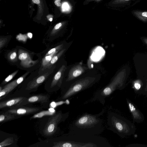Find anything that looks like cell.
<instances>
[{
  "label": "cell",
  "mask_w": 147,
  "mask_h": 147,
  "mask_svg": "<svg viewBox=\"0 0 147 147\" xmlns=\"http://www.w3.org/2000/svg\"><path fill=\"white\" fill-rule=\"evenodd\" d=\"M28 36L30 38H32V34L31 33H29L28 34Z\"/></svg>",
  "instance_id": "f546056e"
},
{
  "label": "cell",
  "mask_w": 147,
  "mask_h": 147,
  "mask_svg": "<svg viewBox=\"0 0 147 147\" xmlns=\"http://www.w3.org/2000/svg\"><path fill=\"white\" fill-rule=\"evenodd\" d=\"M52 20H53V19L52 18H50L49 20V21L50 22H51L52 21Z\"/></svg>",
  "instance_id": "1f68e13d"
},
{
  "label": "cell",
  "mask_w": 147,
  "mask_h": 147,
  "mask_svg": "<svg viewBox=\"0 0 147 147\" xmlns=\"http://www.w3.org/2000/svg\"><path fill=\"white\" fill-rule=\"evenodd\" d=\"M58 68V65H56L54 71L47 79L51 81V88L55 87L59 88L63 84L64 74L67 68L66 64H63Z\"/></svg>",
  "instance_id": "52a82bcc"
},
{
  "label": "cell",
  "mask_w": 147,
  "mask_h": 147,
  "mask_svg": "<svg viewBox=\"0 0 147 147\" xmlns=\"http://www.w3.org/2000/svg\"><path fill=\"white\" fill-rule=\"evenodd\" d=\"M145 91H147V85L145 88Z\"/></svg>",
  "instance_id": "d6a6232c"
},
{
  "label": "cell",
  "mask_w": 147,
  "mask_h": 147,
  "mask_svg": "<svg viewBox=\"0 0 147 147\" xmlns=\"http://www.w3.org/2000/svg\"><path fill=\"white\" fill-rule=\"evenodd\" d=\"M55 1H61V0H55Z\"/></svg>",
  "instance_id": "836d02e7"
},
{
  "label": "cell",
  "mask_w": 147,
  "mask_h": 147,
  "mask_svg": "<svg viewBox=\"0 0 147 147\" xmlns=\"http://www.w3.org/2000/svg\"><path fill=\"white\" fill-rule=\"evenodd\" d=\"M55 4L58 7H60L61 5L60 1H55L54 2Z\"/></svg>",
  "instance_id": "83f0119b"
},
{
  "label": "cell",
  "mask_w": 147,
  "mask_h": 147,
  "mask_svg": "<svg viewBox=\"0 0 147 147\" xmlns=\"http://www.w3.org/2000/svg\"><path fill=\"white\" fill-rule=\"evenodd\" d=\"M99 78L95 76H88L76 79L65 89L61 99L66 100L91 87L98 81Z\"/></svg>",
  "instance_id": "5b68a950"
},
{
  "label": "cell",
  "mask_w": 147,
  "mask_h": 147,
  "mask_svg": "<svg viewBox=\"0 0 147 147\" xmlns=\"http://www.w3.org/2000/svg\"><path fill=\"white\" fill-rule=\"evenodd\" d=\"M7 59L9 61H13L16 60L17 59V51L16 50H13L10 52L7 55Z\"/></svg>",
  "instance_id": "ffe728a7"
},
{
  "label": "cell",
  "mask_w": 147,
  "mask_h": 147,
  "mask_svg": "<svg viewBox=\"0 0 147 147\" xmlns=\"http://www.w3.org/2000/svg\"><path fill=\"white\" fill-rule=\"evenodd\" d=\"M13 142L12 138H8L5 139L0 143V147H3L7 146L12 144Z\"/></svg>",
  "instance_id": "44dd1931"
},
{
  "label": "cell",
  "mask_w": 147,
  "mask_h": 147,
  "mask_svg": "<svg viewBox=\"0 0 147 147\" xmlns=\"http://www.w3.org/2000/svg\"><path fill=\"white\" fill-rule=\"evenodd\" d=\"M105 111L93 115L85 113L74 121L69 133L87 136L97 135L103 131V120L100 117Z\"/></svg>",
  "instance_id": "6da1fadb"
},
{
  "label": "cell",
  "mask_w": 147,
  "mask_h": 147,
  "mask_svg": "<svg viewBox=\"0 0 147 147\" xmlns=\"http://www.w3.org/2000/svg\"><path fill=\"white\" fill-rule=\"evenodd\" d=\"M7 40V38H0V48H1L5 44Z\"/></svg>",
  "instance_id": "484cf974"
},
{
  "label": "cell",
  "mask_w": 147,
  "mask_h": 147,
  "mask_svg": "<svg viewBox=\"0 0 147 147\" xmlns=\"http://www.w3.org/2000/svg\"><path fill=\"white\" fill-rule=\"evenodd\" d=\"M27 99L24 97L14 98L0 102V109L11 108L16 107L23 106L27 102Z\"/></svg>",
  "instance_id": "8fae6325"
},
{
  "label": "cell",
  "mask_w": 147,
  "mask_h": 147,
  "mask_svg": "<svg viewBox=\"0 0 147 147\" xmlns=\"http://www.w3.org/2000/svg\"><path fill=\"white\" fill-rule=\"evenodd\" d=\"M101 0H86L84 2L85 3H89L92 1H95L97 2H98L100 1Z\"/></svg>",
  "instance_id": "4316f807"
},
{
  "label": "cell",
  "mask_w": 147,
  "mask_h": 147,
  "mask_svg": "<svg viewBox=\"0 0 147 147\" xmlns=\"http://www.w3.org/2000/svg\"><path fill=\"white\" fill-rule=\"evenodd\" d=\"M55 110L53 108H50L48 111H44L35 114L31 117L32 118H40L46 115H53L55 113Z\"/></svg>",
  "instance_id": "e0dca14e"
},
{
  "label": "cell",
  "mask_w": 147,
  "mask_h": 147,
  "mask_svg": "<svg viewBox=\"0 0 147 147\" xmlns=\"http://www.w3.org/2000/svg\"><path fill=\"white\" fill-rule=\"evenodd\" d=\"M63 24L61 23L60 22L57 24L54 27L53 32H52V34H54L56 31H57L59 30L62 26Z\"/></svg>",
  "instance_id": "d4e9b609"
},
{
  "label": "cell",
  "mask_w": 147,
  "mask_h": 147,
  "mask_svg": "<svg viewBox=\"0 0 147 147\" xmlns=\"http://www.w3.org/2000/svg\"><path fill=\"white\" fill-rule=\"evenodd\" d=\"M20 117L21 116L4 112L0 114V122H5L17 119Z\"/></svg>",
  "instance_id": "2e32d148"
},
{
  "label": "cell",
  "mask_w": 147,
  "mask_h": 147,
  "mask_svg": "<svg viewBox=\"0 0 147 147\" xmlns=\"http://www.w3.org/2000/svg\"><path fill=\"white\" fill-rule=\"evenodd\" d=\"M17 86L16 80H14L5 86L3 89L0 87V98L8 94Z\"/></svg>",
  "instance_id": "5bb4252c"
},
{
  "label": "cell",
  "mask_w": 147,
  "mask_h": 147,
  "mask_svg": "<svg viewBox=\"0 0 147 147\" xmlns=\"http://www.w3.org/2000/svg\"><path fill=\"white\" fill-rule=\"evenodd\" d=\"M127 102L129 109L132 115L134 121L138 123L142 122L144 119L142 114L129 100H127Z\"/></svg>",
  "instance_id": "7c38bea8"
},
{
  "label": "cell",
  "mask_w": 147,
  "mask_h": 147,
  "mask_svg": "<svg viewBox=\"0 0 147 147\" xmlns=\"http://www.w3.org/2000/svg\"><path fill=\"white\" fill-rule=\"evenodd\" d=\"M132 0H114L113 2L114 4H119L126 3Z\"/></svg>",
  "instance_id": "cb8c5ba5"
},
{
  "label": "cell",
  "mask_w": 147,
  "mask_h": 147,
  "mask_svg": "<svg viewBox=\"0 0 147 147\" xmlns=\"http://www.w3.org/2000/svg\"><path fill=\"white\" fill-rule=\"evenodd\" d=\"M126 75L125 69L120 71L112 79L108 84L96 92L91 101L98 100L104 105L106 98L110 96L116 90L122 88Z\"/></svg>",
  "instance_id": "277c9868"
},
{
  "label": "cell",
  "mask_w": 147,
  "mask_h": 147,
  "mask_svg": "<svg viewBox=\"0 0 147 147\" xmlns=\"http://www.w3.org/2000/svg\"><path fill=\"white\" fill-rule=\"evenodd\" d=\"M18 70H17L8 76L2 82V84L4 85L11 80L17 74Z\"/></svg>",
  "instance_id": "7402d4cb"
},
{
  "label": "cell",
  "mask_w": 147,
  "mask_h": 147,
  "mask_svg": "<svg viewBox=\"0 0 147 147\" xmlns=\"http://www.w3.org/2000/svg\"><path fill=\"white\" fill-rule=\"evenodd\" d=\"M134 88L136 90H139L141 87L142 84L140 80H137L134 82L133 84Z\"/></svg>",
  "instance_id": "603a6c76"
},
{
  "label": "cell",
  "mask_w": 147,
  "mask_h": 147,
  "mask_svg": "<svg viewBox=\"0 0 147 147\" xmlns=\"http://www.w3.org/2000/svg\"><path fill=\"white\" fill-rule=\"evenodd\" d=\"M143 41L146 44H147V38H145L143 39Z\"/></svg>",
  "instance_id": "4dcf8cb0"
},
{
  "label": "cell",
  "mask_w": 147,
  "mask_h": 147,
  "mask_svg": "<svg viewBox=\"0 0 147 147\" xmlns=\"http://www.w3.org/2000/svg\"><path fill=\"white\" fill-rule=\"evenodd\" d=\"M67 49V47H65L53 57L49 65L48 69H50L54 65V64L59 60L60 58L64 54Z\"/></svg>",
  "instance_id": "9a60e30c"
},
{
  "label": "cell",
  "mask_w": 147,
  "mask_h": 147,
  "mask_svg": "<svg viewBox=\"0 0 147 147\" xmlns=\"http://www.w3.org/2000/svg\"><path fill=\"white\" fill-rule=\"evenodd\" d=\"M33 2L36 4H39L40 3V0H32Z\"/></svg>",
  "instance_id": "f1b7e54d"
},
{
  "label": "cell",
  "mask_w": 147,
  "mask_h": 147,
  "mask_svg": "<svg viewBox=\"0 0 147 147\" xmlns=\"http://www.w3.org/2000/svg\"><path fill=\"white\" fill-rule=\"evenodd\" d=\"M133 14L141 21L147 22V11L134 10L132 11Z\"/></svg>",
  "instance_id": "ac0fdd59"
},
{
  "label": "cell",
  "mask_w": 147,
  "mask_h": 147,
  "mask_svg": "<svg viewBox=\"0 0 147 147\" xmlns=\"http://www.w3.org/2000/svg\"><path fill=\"white\" fill-rule=\"evenodd\" d=\"M88 69V67L82 63L73 65L69 69L67 76L65 81V88L71 82L83 74Z\"/></svg>",
  "instance_id": "ba28073f"
},
{
  "label": "cell",
  "mask_w": 147,
  "mask_h": 147,
  "mask_svg": "<svg viewBox=\"0 0 147 147\" xmlns=\"http://www.w3.org/2000/svg\"><path fill=\"white\" fill-rule=\"evenodd\" d=\"M69 115V112L63 113L61 111L55 113L46 124L44 130L45 134L51 136L55 133L57 129L58 125L67 119Z\"/></svg>",
  "instance_id": "8992f818"
},
{
  "label": "cell",
  "mask_w": 147,
  "mask_h": 147,
  "mask_svg": "<svg viewBox=\"0 0 147 147\" xmlns=\"http://www.w3.org/2000/svg\"><path fill=\"white\" fill-rule=\"evenodd\" d=\"M107 123L109 129L122 138L130 136L135 131V127L130 122L114 113L108 115Z\"/></svg>",
  "instance_id": "3957f363"
},
{
  "label": "cell",
  "mask_w": 147,
  "mask_h": 147,
  "mask_svg": "<svg viewBox=\"0 0 147 147\" xmlns=\"http://www.w3.org/2000/svg\"><path fill=\"white\" fill-rule=\"evenodd\" d=\"M56 66L55 65L50 69L46 70L42 74L30 81L28 84L26 89L31 90L36 88L49 78L53 72Z\"/></svg>",
  "instance_id": "9c48e42d"
},
{
  "label": "cell",
  "mask_w": 147,
  "mask_h": 147,
  "mask_svg": "<svg viewBox=\"0 0 147 147\" xmlns=\"http://www.w3.org/2000/svg\"><path fill=\"white\" fill-rule=\"evenodd\" d=\"M49 96L48 95H39L30 97L27 99L28 102H38L41 103L47 102L49 101Z\"/></svg>",
  "instance_id": "4fadbf2b"
},
{
  "label": "cell",
  "mask_w": 147,
  "mask_h": 147,
  "mask_svg": "<svg viewBox=\"0 0 147 147\" xmlns=\"http://www.w3.org/2000/svg\"><path fill=\"white\" fill-rule=\"evenodd\" d=\"M41 108L37 107H29L22 106L10 108L5 113L21 116L33 114L40 111Z\"/></svg>",
  "instance_id": "30bf717a"
},
{
  "label": "cell",
  "mask_w": 147,
  "mask_h": 147,
  "mask_svg": "<svg viewBox=\"0 0 147 147\" xmlns=\"http://www.w3.org/2000/svg\"><path fill=\"white\" fill-rule=\"evenodd\" d=\"M19 51L18 58L21 61L25 62L28 59H31L28 52L22 50H19Z\"/></svg>",
  "instance_id": "d6986e66"
},
{
  "label": "cell",
  "mask_w": 147,
  "mask_h": 147,
  "mask_svg": "<svg viewBox=\"0 0 147 147\" xmlns=\"http://www.w3.org/2000/svg\"><path fill=\"white\" fill-rule=\"evenodd\" d=\"M65 139L54 143L53 147H109L104 138L98 135L87 136L69 133Z\"/></svg>",
  "instance_id": "7a4b0ae2"
}]
</instances>
